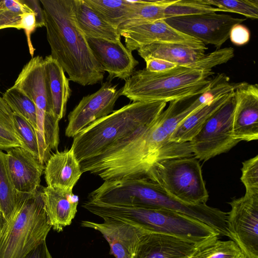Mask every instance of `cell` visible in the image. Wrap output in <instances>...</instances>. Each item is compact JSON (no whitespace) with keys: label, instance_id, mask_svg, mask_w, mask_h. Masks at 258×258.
<instances>
[{"label":"cell","instance_id":"cell-2","mask_svg":"<svg viewBox=\"0 0 258 258\" xmlns=\"http://www.w3.org/2000/svg\"><path fill=\"white\" fill-rule=\"evenodd\" d=\"M166 102H133L100 118L73 137L71 146L80 163L94 157L116 142L152 124L164 110Z\"/></svg>","mask_w":258,"mask_h":258},{"label":"cell","instance_id":"cell-4","mask_svg":"<svg viewBox=\"0 0 258 258\" xmlns=\"http://www.w3.org/2000/svg\"><path fill=\"white\" fill-rule=\"evenodd\" d=\"M212 71L183 66L159 73L145 68L133 73L121 88L123 95L133 102L163 101L166 102L200 95L212 86Z\"/></svg>","mask_w":258,"mask_h":258},{"label":"cell","instance_id":"cell-29","mask_svg":"<svg viewBox=\"0 0 258 258\" xmlns=\"http://www.w3.org/2000/svg\"><path fill=\"white\" fill-rule=\"evenodd\" d=\"M13 112L0 96V150L7 151L22 147V143L15 130Z\"/></svg>","mask_w":258,"mask_h":258},{"label":"cell","instance_id":"cell-6","mask_svg":"<svg viewBox=\"0 0 258 258\" xmlns=\"http://www.w3.org/2000/svg\"><path fill=\"white\" fill-rule=\"evenodd\" d=\"M121 198L122 203L127 207L162 208L184 214L211 227L220 236L229 237L227 213L206 204L191 205L184 203L146 178L127 180L122 188Z\"/></svg>","mask_w":258,"mask_h":258},{"label":"cell","instance_id":"cell-5","mask_svg":"<svg viewBox=\"0 0 258 258\" xmlns=\"http://www.w3.org/2000/svg\"><path fill=\"white\" fill-rule=\"evenodd\" d=\"M41 186L33 193L19 192L16 209L0 233V258H24L52 228Z\"/></svg>","mask_w":258,"mask_h":258},{"label":"cell","instance_id":"cell-15","mask_svg":"<svg viewBox=\"0 0 258 258\" xmlns=\"http://www.w3.org/2000/svg\"><path fill=\"white\" fill-rule=\"evenodd\" d=\"M207 241L197 243L174 236L148 232L139 240L131 258H189Z\"/></svg>","mask_w":258,"mask_h":258},{"label":"cell","instance_id":"cell-21","mask_svg":"<svg viewBox=\"0 0 258 258\" xmlns=\"http://www.w3.org/2000/svg\"><path fill=\"white\" fill-rule=\"evenodd\" d=\"M45 83L49 108L60 120L65 115L71 89L69 79L59 63L49 55L44 59Z\"/></svg>","mask_w":258,"mask_h":258},{"label":"cell","instance_id":"cell-36","mask_svg":"<svg viewBox=\"0 0 258 258\" xmlns=\"http://www.w3.org/2000/svg\"><path fill=\"white\" fill-rule=\"evenodd\" d=\"M240 180L245 192L258 194V155L242 162Z\"/></svg>","mask_w":258,"mask_h":258},{"label":"cell","instance_id":"cell-35","mask_svg":"<svg viewBox=\"0 0 258 258\" xmlns=\"http://www.w3.org/2000/svg\"><path fill=\"white\" fill-rule=\"evenodd\" d=\"M234 56V49L232 47L220 48L209 53L205 54L199 60L187 68L203 71H212L213 68L226 63Z\"/></svg>","mask_w":258,"mask_h":258},{"label":"cell","instance_id":"cell-3","mask_svg":"<svg viewBox=\"0 0 258 258\" xmlns=\"http://www.w3.org/2000/svg\"><path fill=\"white\" fill-rule=\"evenodd\" d=\"M88 210L103 220L122 222L150 232L174 236L197 243L220 236L218 232L204 222L166 209L117 206L92 202Z\"/></svg>","mask_w":258,"mask_h":258},{"label":"cell","instance_id":"cell-28","mask_svg":"<svg viewBox=\"0 0 258 258\" xmlns=\"http://www.w3.org/2000/svg\"><path fill=\"white\" fill-rule=\"evenodd\" d=\"M3 98L13 112L28 121L36 132L37 110L32 99L22 90L14 86L6 91Z\"/></svg>","mask_w":258,"mask_h":258},{"label":"cell","instance_id":"cell-1","mask_svg":"<svg viewBox=\"0 0 258 258\" xmlns=\"http://www.w3.org/2000/svg\"><path fill=\"white\" fill-rule=\"evenodd\" d=\"M50 55L69 79L83 86L102 83L105 72L77 22L74 0H40Z\"/></svg>","mask_w":258,"mask_h":258},{"label":"cell","instance_id":"cell-37","mask_svg":"<svg viewBox=\"0 0 258 258\" xmlns=\"http://www.w3.org/2000/svg\"><path fill=\"white\" fill-rule=\"evenodd\" d=\"M37 28L35 15L34 12H29L23 15L21 23L20 29H23L26 35L29 50L31 56H33L34 48L33 46L31 35Z\"/></svg>","mask_w":258,"mask_h":258},{"label":"cell","instance_id":"cell-10","mask_svg":"<svg viewBox=\"0 0 258 258\" xmlns=\"http://www.w3.org/2000/svg\"><path fill=\"white\" fill-rule=\"evenodd\" d=\"M131 51L153 43L179 44L205 51L207 47L196 38L178 31L165 20L154 22L126 21L118 28Z\"/></svg>","mask_w":258,"mask_h":258},{"label":"cell","instance_id":"cell-34","mask_svg":"<svg viewBox=\"0 0 258 258\" xmlns=\"http://www.w3.org/2000/svg\"><path fill=\"white\" fill-rule=\"evenodd\" d=\"M13 117L15 130L22 143L21 147L30 152L40 161L38 139L34 128L20 115L13 112Z\"/></svg>","mask_w":258,"mask_h":258},{"label":"cell","instance_id":"cell-24","mask_svg":"<svg viewBox=\"0 0 258 258\" xmlns=\"http://www.w3.org/2000/svg\"><path fill=\"white\" fill-rule=\"evenodd\" d=\"M234 91L216 97L184 119L173 133L169 140L175 143L190 142L206 121L232 95Z\"/></svg>","mask_w":258,"mask_h":258},{"label":"cell","instance_id":"cell-19","mask_svg":"<svg viewBox=\"0 0 258 258\" xmlns=\"http://www.w3.org/2000/svg\"><path fill=\"white\" fill-rule=\"evenodd\" d=\"M72 190L47 186L43 188L47 215L52 229L58 232L72 223L77 213L79 199Z\"/></svg>","mask_w":258,"mask_h":258},{"label":"cell","instance_id":"cell-8","mask_svg":"<svg viewBox=\"0 0 258 258\" xmlns=\"http://www.w3.org/2000/svg\"><path fill=\"white\" fill-rule=\"evenodd\" d=\"M235 107L233 93L189 142L191 152L197 159L207 161L228 152L240 142L233 135Z\"/></svg>","mask_w":258,"mask_h":258},{"label":"cell","instance_id":"cell-41","mask_svg":"<svg viewBox=\"0 0 258 258\" xmlns=\"http://www.w3.org/2000/svg\"><path fill=\"white\" fill-rule=\"evenodd\" d=\"M24 258H52L47 248L46 240L32 249Z\"/></svg>","mask_w":258,"mask_h":258},{"label":"cell","instance_id":"cell-32","mask_svg":"<svg viewBox=\"0 0 258 258\" xmlns=\"http://www.w3.org/2000/svg\"><path fill=\"white\" fill-rule=\"evenodd\" d=\"M174 1H141L139 7L127 21L154 22L165 20V10Z\"/></svg>","mask_w":258,"mask_h":258},{"label":"cell","instance_id":"cell-18","mask_svg":"<svg viewBox=\"0 0 258 258\" xmlns=\"http://www.w3.org/2000/svg\"><path fill=\"white\" fill-rule=\"evenodd\" d=\"M81 225L99 231L107 241L110 253L116 258H131L141 237L150 232L122 222L104 220L102 223L83 221Z\"/></svg>","mask_w":258,"mask_h":258},{"label":"cell","instance_id":"cell-26","mask_svg":"<svg viewBox=\"0 0 258 258\" xmlns=\"http://www.w3.org/2000/svg\"><path fill=\"white\" fill-rule=\"evenodd\" d=\"M18 194L9 173L6 154L0 150V210L6 223L15 211Z\"/></svg>","mask_w":258,"mask_h":258},{"label":"cell","instance_id":"cell-30","mask_svg":"<svg viewBox=\"0 0 258 258\" xmlns=\"http://www.w3.org/2000/svg\"><path fill=\"white\" fill-rule=\"evenodd\" d=\"M33 12L32 10L21 0H0V30L14 28L20 29L23 15Z\"/></svg>","mask_w":258,"mask_h":258},{"label":"cell","instance_id":"cell-16","mask_svg":"<svg viewBox=\"0 0 258 258\" xmlns=\"http://www.w3.org/2000/svg\"><path fill=\"white\" fill-rule=\"evenodd\" d=\"M14 86L24 92L34 102L37 110V130H42L52 114L47 102L44 58L40 56L32 57L23 68Z\"/></svg>","mask_w":258,"mask_h":258},{"label":"cell","instance_id":"cell-22","mask_svg":"<svg viewBox=\"0 0 258 258\" xmlns=\"http://www.w3.org/2000/svg\"><path fill=\"white\" fill-rule=\"evenodd\" d=\"M146 61L153 58L163 59L177 66L188 67L199 60L205 51L179 44L153 43L137 50Z\"/></svg>","mask_w":258,"mask_h":258},{"label":"cell","instance_id":"cell-12","mask_svg":"<svg viewBox=\"0 0 258 258\" xmlns=\"http://www.w3.org/2000/svg\"><path fill=\"white\" fill-rule=\"evenodd\" d=\"M121 92V88L117 89L116 86L106 81L98 91L83 97L68 115L66 136L73 138L95 121L112 113Z\"/></svg>","mask_w":258,"mask_h":258},{"label":"cell","instance_id":"cell-33","mask_svg":"<svg viewBox=\"0 0 258 258\" xmlns=\"http://www.w3.org/2000/svg\"><path fill=\"white\" fill-rule=\"evenodd\" d=\"M211 6L230 12L242 15L247 18H258L257 0H204Z\"/></svg>","mask_w":258,"mask_h":258},{"label":"cell","instance_id":"cell-42","mask_svg":"<svg viewBox=\"0 0 258 258\" xmlns=\"http://www.w3.org/2000/svg\"><path fill=\"white\" fill-rule=\"evenodd\" d=\"M6 221L0 210V233L1 232L3 228L5 226Z\"/></svg>","mask_w":258,"mask_h":258},{"label":"cell","instance_id":"cell-7","mask_svg":"<svg viewBox=\"0 0 258 258\" xmlns=\"http://www.w3.org/2000/svg\"><path fill=\"white\" fill-rule=\"evenodd\" d=\"M145 178L186 204H205L208 200L202 168L195 157L157 161L149 168Z\"/></svg>","mask_w":258,"mask_h":258},{"label":"cell","instance_id":"cell-20","mask_svg":"<svg viewBox=\"0 0 258 258\" xmlns=\"http://www.w3.org/2000/svg\"><path fill=\"white\" fill-rule=\"evenodd\" d=\"M45 164L44 173L47 186L73 190L83 173L71 148L56 151Z\"/></svg>","mask_w":258,"mask_h":258},{"label":"cell","instance_id":"cell-13","mask_svg":"<svg viewBox=\"0 0 258 258\" xmlns=\"http://www.w3.org/2000/svg\"><path fill=\"white\" fill-rule=\"evenodd\" d=\"M86 38L96 59L102 70L108 73V81L114 78L125 81L132 76L139 62L120 40Z\"/></svg>","mask_w":258,"mask_h":258},{"label":"cell","instance_id":"cell-17","mask_svg":"<svg viewBox=\"0 0 258 258\" xmlns=\"http://www.w3.org/2000/svg\"><path fill=\"white\" fill-rule=\"evenodd\" d=\"M6 154L9 173L16 190L23 193L36 191L40 186L44 165L21 147L9 149Z\"/></svg>","mask_w":258,"mask_h":258},{"label":"cell","instance_id":"cell-14","mask_svg":"<svg viewBox=\"0 0 258 258\" xmlns=\"http://www.w3.org/2000/svg\"><path fill=\"white\" fill-rule=\"evenodd\" d=\"M233 135L239 141L258 139V86L241 82L234 91Z\"/></svg>","mask_w":258,"mask_h":258},{"label":"cell","instance_id":"cell-25","mask_svg":"<svg viewBox=\"0 0 258 258\" xmlns=\"http://www.w3.org/2000/svg\"><path fill=\"white\" fill-rule=\"evenodd\" d=\"M108 23L118 29L140 5L141 0H85Z\"/></svg>","mask_w":258,"mask_h":258},{"label":"cell","instance_id":"cell-40","mask_svg":"<svg viewBox=\"0 0 258 258\" xmlns=\"http://www.w3.org/2000/svg\"><path fill=\"white\" fill-rule=\"evenodd\" d=\"M24 2L32 10L35 15L37 28L45 26V19L43 9L40 1L27 0Z\"/></svg>","mask_w":258,"mask_h":258},{"label":"cell","instance_id":"cell-23","mask_svg":"<svg viewBox=\"0 0 258 258\" xmlns=\"http://www.w3.org/2000/svg\"><path fill=\"white\" fill-rule=\"evenodd\" d=\"M75 17L86 37L120 40L118 30L108 23L85 0H74Z\"/></svg>","mask_w":258,"mask_h":258},{"label":"cell","instance_id":"cell-31","mask_svg":"<svg viewBox=\"0 0 258 258\" xmlns=\"http://www.w3.org/2000/svg\"><path fill=\"white\" fill-rule=\"evenodd\" d=\"M223 12L221 10L206 3L204 0H174L165 10L166 19L208 13Z\"/></svg>","mask_w":258,"mask_h":258},{"label":"cell","instance_id":"cell-11","mask_svg":"<svg viewBox=\"0 0 258 258\" xmlns=\"http://www.w3.org/2000/svg\"><path fill=\"white\" fill-rule=\"evenodd\" d=\"M244 18L233 17L216 12L172 17L166 22L178 31L192 37L204 44L214 45L219 49L229 39L230 29L242 24Z\"/></svg>","mask_w":258,"mask_h":258},{"label":"cell","instance_id":"cell-39","mask_svg":"<svg viewBox=\"0 0 258 258\" xmlns=\"http://www.w3.org/2000/svg\"><path fill=\"white\" fill-rule=\"evenodd\" d=\"M146 69L151 72L159 73L173 69L177 66L172 62L158 58H153L145 61Z\"/></svg>","mask_w":258,"mask_h":258},{"label":"cell","instance_id":"cell-9","mask_svg":"<svg viewBox=\"0 0 258 258\" xmlns=\"http://www.w3.org/2000/svg\"><path fill=\"white\" fill-rule=\"evenodd\" d=\"M227 213L229 236L246 258H258V194L245 192L230 203Z\"/></svg>","mask_w":258,"mask_h":258},{"label":"cell","instance_id":"cell-38","mask_svg":"<svg viewBox=\"0 0 258 258\" xmlns=\"http://www.w3.org/2000/svg\"><path fill=\"white\" fill-rule=\"evenodd\" d=\"M231 42L236 46H243L250 40V32L248 28L242 24L233 25L229 35Z\"/></svg>","mask_w":258,"mask_h":258},{"label":"cell","instance_id":"cell-27","mask_svg":"<svg viewBox=\"0 0 258 258\" xmlns=\"http://www.w3.org/2000/svg\"><path fill=\"white\" fill-rule=\"evenodd\" d=\"M189 258H246L233 240L215 237L201 245Z\"/></svg>","mask_w":258,"mask_h":258}]
</instances>
